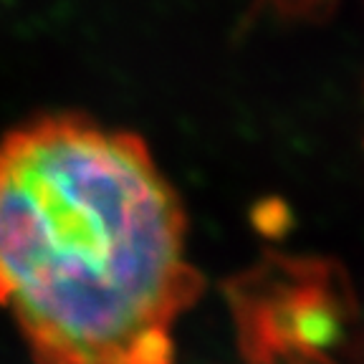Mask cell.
Segmentation results:
<instances>
[{"label":"cell","instance_id":"6da1fadb","mask_svg":"<svg viewBox=\"0 0 364 364\" xmlns=\"http://www.w3.org/2000/svg\"><path fill=\"white\" fill-rule=\"evenodd\" d=\"M200 289L139 136L53 114L0 139V306L36 364H172Z\"/></svg>","mask_w":364,"mask_h":364},{"label":"cell","instance_id":"7a4b0ae2","mask_svg":"<svg viewBox=\"0 0 364 364\" xmlns=\"http://www.w3.org/2000/svg\"><path fill=\"white\" fill-rule=\"evenodd\" d=\"M245 364H362V318L344 266L266 253L225 284Z\"/></svg>","mask_w":364,"mask_h":364},{"label":"cell","instance_id":"3957f363","mask_svg":"<svg viewBox=\"0 0 364 364\" xmlns=\"http://www.w3.org/2000/svg\"><path fill=\"white\" fill-rule=\"evenodd\" d=\"M258 3L291 21H321L336 6V0H258Z\"/></svg>","mask_w":364,"mask_h":364}]
</instances>
